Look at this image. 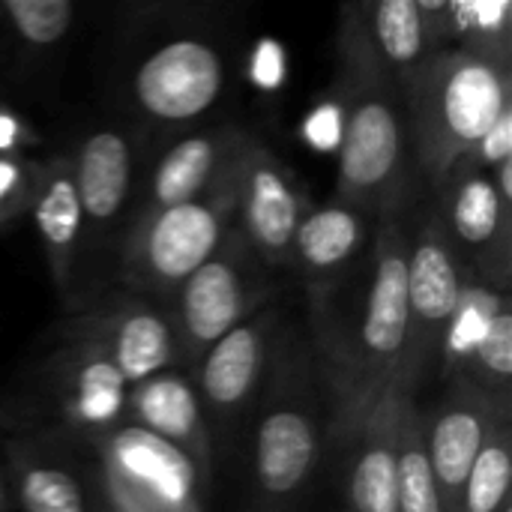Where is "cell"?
Segmentation results:
<instances>
[{"instance_id": "cell-19", "label": "cell", "mask_w": 512, "mask_h": 512, "mask_svg": "<svg viewBox=\"0 0 512 512\" xmlns=\"http://www.w3.org/2000/svg\"><path fill=\"white\" fill-rule=\"evenodd\" d=\"M33 216H36V228H39L42 246L48 252V261H51L54 282L60 291H66L72 258L78 249V234L84 228V213H81V201H78V189H75L69 162L54 165L45 186L39 189Z\"/></svg>"}, {"instance_id": "cell-21", "label": "cell", "mask_w": 512, "mask_h": 512, "mask_svg": "<svg viewBox=\"0 0 512 512\" xmlns=\"http://www.w3.org/2000/svg\"><path fill=\"white\" fill-rule=\"evenodd\" d=\"M108 351V363L117 369L123 384H141L168 366L174 354V336L156 312L135 309L120 315L117 327L111 330Z\"/></svg>"}, {"instance_id": "cell-25", "label": "cell", "mask_w": 512, "mask_h": 512, "mask_svg": "<svg viewBox=\"0 0 512 512\" xmlns=\"http://www.w3.org/2000/svg\"><path fill=\"white\" fill-rule=\"evenodd\" d=\"M24 512H84L78 483L54 465H30L18 483Z\"/></svg>"}, {"instance_id": "cell-11", "label": "cell", "mask_w": 512, "mask_h": 512, "mask_svg": "<svg viewBox=\"0 0 512 512\" xmlns=\"http://www.w3.org/2000/svg\"><path fill=\"white\" fill-rule=\"evenodd\" d=\"M318 459V429L300 405H273L255 441V474L267 498H291L303 489Z\"/></svg>"}, {"instance_id": "cell-1", "label": "cell", "mask_w": 512, "mask_h": 512, "mask_svg": "<svg viewBox=\"0 0 512 512\" xmlns=\"http://www.w3.org/2000/svg\"><path fill=\"white\" fill-rule=\"evenodd\" d=\"M510 69L462 48H444L408 84L414 153L435 186L474 156L495 120L512 108Z\"/></svg>"}, {"instance_id": "cell-16", "label": "cell", "mask_w": 512, "mask_h": 512, "mask_svg": "<svg viewBox=\"0 0 512 512\" xmlns=\"http://www.w3.org/2000/svg\"><path fill=\"white\" fill-rule=\"evenodd\" d=\"M129 174H132V156L126 138L111 129L93 132L81 144L72 168L84 219L96 225L111 222L126 201Z\"/></svg>"}, {"instance_id": "cell-8", "label": "cell", "mask_w": 512, "mask_h": 512, "mask_svg": "<svg viewBox=\"0 0 512 512\" xmlns=\"http://www.w3.org/2000/svg\"><path fill=\"white\" fill-rule=\"evenodd\" d=\"M447 183H453V192L447 225L441 228L453 252L477 264V270L489 282L507 288L512 240L510 204L501 201L492 174L477 165H462Z\"/></svg>"}, {"instance_id": "cell-2", "label": "cell", "mask_w": 512, "mask_h": 512, "mask_svg": "<svg viewBox=\"0 0 512 512\" xmlns=\"http://www.w3.org/2000/svg\"><path fill=\"white\" fill-rule=\"evenodd\" d=\"M411 336V309H408V240L387 210L381 216L375 240V267L363 306V321L357 333V351L351 360V393L348 411L357 423L363 411L384 393L402 387L405 357ZM405 390V387H402Z\"/></svg>"}, {"instance_id": "cell-30", "label": "cell", "mask_w": 512, "mask_h": 512, "mask_svg": "<svg viewBox=\"0 0 512 512\" xmlns=\"http://www.w3.org/2000/svg\"><path fill=\"white\" fill-rule=\"evenodd\" d=\"M501 512H512V504H510V501H507V504L501 507Z\"/></svg>"}, {"instance_id": "cell-14", "label": "cell", "mask_w": 512, "mask_h": 512, "mask_svg": "<svg viewBox=\"0 0 512 512\" xmlns=\"http://www.w3.org/2000/svg\"><path fill=\"white\" fill-rule=\"evenodd\" d=\"M270 333V315L240 321L228 336L207 348L201 366V393L216 411H234L258 384Z\"/></svg>"}, {"instance_id": "cell-29", "label": "cell", "mask_w": 512, "mask_h": 512, "mask_svg": "<svg viewBox=\"0 0 512 512\" xmlns=\"http://www.w3.org/2000/svg\"><path fill=\"white\" fill-rule=\"evenodd\" d=\"M24 189H27L24 168L18 162L0 159V222H6L12 216V198Z\"/></svg>"}, {"instance_id": "cell-17", "label": "cell", "mask_w": 512, "mask_h": 512, "mask_svg": "<svg viewBox=\"0 0 512 512\" xmlns=\"http://www.w3.org/2000/svg\"><path fill=\"white\" fill-rule=\"evenodd\" d=\"M366 39L372 36V57L399 72L405 84L435 57L420 0H381L366 9ZM369 57V60H372Z\"/></svg>"}, {"instance_id": "cell-20", "label": "cell", "mask_w": 512, "mask_h": 512, "mask_svg": "<svg viewBox=\"0 0 512 512\" xmlns=\"http://www.w3.org/2000/svg\"><path fill=\"white\" fill-rule=\"evenodd\" d=\"M363 237H366L363 213L333 201L321 210L303 213L291 252L300 258L306 270L330 273L354 258V252L363 246Z\"/></svg>"}, {"instance_id": "cell-23", "label": "cell", "mask_w": 512, "mask_h": 512, "mask_svg": "<svg viewBox=\"0 0 512 512\" xmlns=\"http://www.w3.org/2000/svg\"><path fill=\"white\" fill-rule=\"evenodd\" d=\"M510 483V426L504 420H498L486 447L480 450V456L468 474L459 512H501V507L510 501Z\"/></svg>"}, {"instance_id": "cell-28", "label": "cell", "mask_w": 512, "mask_h": 512, "mask_svg": "<svg viewBox=\"0 0 512 512\" xmlns=\"http://www.w3.org/2000/svg\"><path fill=\"white\" fill-rule=\"evenodd\" d=\"M507 159H512V108H507L495 120V126L489 129V135L480 141V147L474 150V156L468 162L477 165V168H483V171L489 168V174H492Z\"/></svg>"}, {"instance_id": "cell-6", "label": "cell", "mask_w": 512, "mask_h": 512, "mask_svg": "<svg viewBox=\"0 0 512 512\" xmlns=\"http://www.w3.org/2000/svg\"><path fill=\"white\" fill-rule=\"evenodd\" d=\"M237 216L246 231V243L270 261L282 264L291 255L297 225L303 219V198L288 168L261 144L243 147L237 180Z\"/></svg>"}, {"instance_id": "cell-5", "label": "cell", "mask_w": 512, "mask_h": 512, "mask_svg": "<svg viewBox=\"0 0 512 512\" xmlns=\"http://www.w3.org/2000/svg\"><path fill=\"white\" fill-rule=\"evenodd\" d=\"M405 123L390 96L366 87L351 99L342 153H339V204L360 213L393 204V183L402 168Z\"/></svg>"}, {"instance_id": "cell-13", "label": "cell", "mask_w": 512, "mask_h": 512, "mask_svg": "<svg viewBox=\"0 0 512 512\" xmlns=\"http://www.w3.org/2000/svg\"><path fill=\"white\" fill-rule=\"evenodd\" d=\"M129 408L135 420L141 423L138 429L174 444L183 450L195 465L201 462L207 471L210 462V438L204 429L201 405L192 390V384L180 375L159 372L141 384L132 387Z\"/></svg>"}, {"instance_id": "cell-26", "label": "cell", "mask_w": 512, "mask_h": 512, "mask_svg": "<svg viewBox=\"0 0 512 512\" xmlns=\"http://www.w3.org/2000/svg\"><path fill=\"white\" fill-rule=\"evenodd\" d=\"M3 12L9 15L15 33L27 45H54L66 36L75 6L69 0H6Z\"/></svg>"}, {"instance_id": "cell-9", "label": "cell", "mask_w": 512, "mask_h": 512, "mask_svg": "<svg viewBox=\"0 0 512 512\" xmlns=\"http://www.w3.org/2000/svg\"><path fill=\"white\" fill-rule=\"evenodd\" d=\"M180 285V330L189 354L213 348L252 309V285L237 237ZM243 240V237H240Z\"/></svg>"}, {"instance_id": "cell-18", "label": "cell", "mask_w": 512, "mask_h": 512, "mask_svg": "<svg viewBox=\"0 0 512 512\" xmlns=\"http://www.w3.org/2000/svg\"><path fill=\"white\" fill-rule=\"evenodd\" d=\"M105 459L126 468L135 477L159 486L165 495L183 504H201L198 498V468L195 462L177 450L174 444L144 432V429H123L108 441Z\"/></svg>"}, {"instance_id": "cell-4", "label": "cell", "mask_w": 512, "mask_h": 512, "mask_svg": "<svg viewBox=\"0 0 512 512\" xmlns=\"http://www.w3.org/2000/svg\"><path fill=\"white\" fill-rule=\"evenodd\" d=\"M465 276L441 222H429L414 243H408V309L411 336L402 387L414 393L417 378L438 357L444 360L447 339L465 303Z\"/></svg>"}, {"instance_id": "cell-12", "label": "cell", "mask_w": 512, "mask_h": 512, "mask_svg": "<svg viewBox=\"0 0 512 512\" xmlns=\"http://www.w3.org/2000/svg\"><path fill=\"white\" fill-rule=\"evenodd\" d=\"M402 387L375 399L354 423L360 429L357 459L351 465L348 498L354 512H399L396 501V420Z\"/></svg>"}, {"instance_id": "cell-10", "label": "cell", "mask_w": 512, "mask_h": 512, "mask_svg": "<svg viewBox=\"0 0 512 512\" xmlns=\"http://www.w3.org/2000/svg\"><path fill=\"white\" fill-rule=\"evenodd\" d=\"M492 399L474 387H459L456 396L435 414L426 429V453L438 486L441 510L459 512L468 474L495 429Z\"/></svg>"}, {"instance_id": "cell-27", "label": "cell", "mask_w": 512, "mask_h": 512, "mask_svg": "<svg viewBox=\"0 0 512 512\" xmlns=\"http://www.w3.org/2000/svg\"><path fill=\"white\" fill-rule=\"evenodd\" d=\"M105 480L108 495L114 498L117 510L123 512H201V504H183L171 495H165L159 486L147 483L144 477L129 474L126 468L105 459Z\"/></svg>"}, {"instance_id": "cell-24", "label": "cell", "mask_w": 512, "mask_h": 512, "mask_svg": "<svg viewBox=\"0 0 512 512\" xmlns=\"http://www.w3.org/2000/svg\"><path fill=\"white\" fill-rule=\"evenodd\" d=\"M468 354L474 372V381L468 387H474L483 396L486 390H498L501 399H507L512 378V312L504 297L483 321V330L468 345Z\"/></svg>"}, {"instance_id": "cell-15", "label": "cell", "mask_w": 512, "mask_h": 512, "mask_svg": "<svg viewBox=\"0 0 512 512\" xmlns=\"http://www.w3.org/2000/svg\"><path fill=\"white\" fill-rule=\"evenodd\" d=\"M240 135H192L174 144L150 180V213L195 201L210 192Z\"/></svg>"}, {"instance_id": "cell-31", "label": "cell", "mask_w": 512, "mask_h": 512, "mask_svg": "<svg viewBox=\"0 0 512 512\" xmlns=\"http://www.w3.org/2000/svg\"><path fill=\"white\" fill-rule=\"evenodd\" d=\"M0 507H3V483H0Z\"/></svg>"}, {"instance_id": "cell-7", "label": "cell", "mask_w": 512, "mask_h": 512, "mask_svg": "<svg viewBox=\"0 0 512 512\" xmlns=\"http://www.w3.org/2000/svg\"><path fill=\"white\" fill-rule=\"evenodd\" d=\"M222 60L198 39H177L153 51L135 72V99L150 117L192 120L222 93Z\"/></svg>"}, {"instance_id": "cell-3", "label": "cell", "mask_w": 512, "mask_h": 512, "mask_svg": "<svg viewBox=\"0 0 512 512\" xmlns=\"http://www.w3.org/2000/svg\"><path fill=\"white\" fill-rule=\"evenodd\" d=\"M246 138L228 156L207 195L147 213L132 240V273L156 288H180L222 246V234L237 216V180Z\"/></svg>"}, {"instance_id": "cell-32", "label": "cell", "mask_w": 512, "mask_h": 512, "mask_svg": "<svg viewBox=\"0 0 512 512\" xmlns=\"http://www.w3.org/2000/svg\"><path fill=\"white\" fill-rule=\"evenodd\" d=\"M114 512H123V510H114Z\"/></svg>"}, {"instance_id": "cell-22", "label": "cell", "mask_w": 512, "mask_h": 512, "mask_svg": "<svg viewBox=\"0 0 512 512\" xmlns=\"http://www.w3.org/2000/svg\"><path fill=\"white\" fill-rule=\"evenodd\" d=\"M396 501L399 512H444L426 453V426L411 393H402L396 420Z\"/></svg>"}]
</instances>
